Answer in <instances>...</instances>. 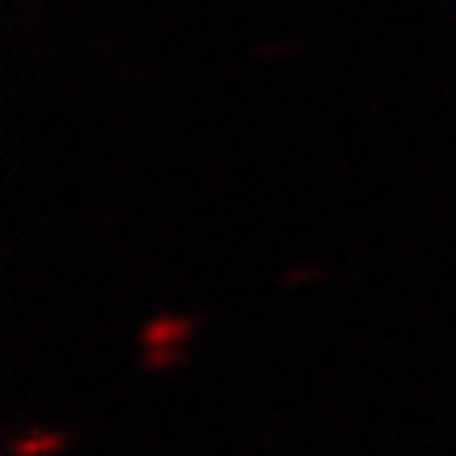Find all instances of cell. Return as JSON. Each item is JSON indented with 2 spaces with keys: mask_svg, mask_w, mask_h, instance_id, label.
Returning <instances> with one entry per match:
<instances>
[{
  "mask_svg": "<svg viewBox=\"0 0 456 456\" xmlns=\"http://www.w3.org/2000/svg\"><path fill=\"white\" fill-rule=\"evenodd\" d=\"M199 317H178V313H157L144 330H140V346H169V342H186L195 334Z\"/></svg>",
  "mask_w": 456,
  "mask_h": 456,
  "instance_id": "cell-1",
  "label": "cell"
},
{
  "mask_svg": "<svg viewBox=\"0 0 456 456\" xmlns=\"http://www.w3.org/2000/svg\"><path fill=\"white\" fill-rule=\"evenodd\" d=\"M64 448H72V436H68V431L34 427V431H26V436H17V440L9 444V456H55V452H64Z\"/></svg>",
  "mask_w": 456,
  "mask_h": 456,
  "instance_id": "cell-2",
  "label": "cell"
},
{
  "mask_svg": "<svg viewBox=\"0 0 456 456\" xmlns=\"http://www.w3.org/2000/svg\"><path fill=\"white\" fill-rule=\"evenodd\" d=\"M178 363H186L182 342H169V346H144V355H140V368H144V372H169V368H178Z\"/></svg>",
  "mask_w": 456,
  "mask_h": 456,
  "instance_id": "cell-3",
  "label": "cell"
}]
</instances>
